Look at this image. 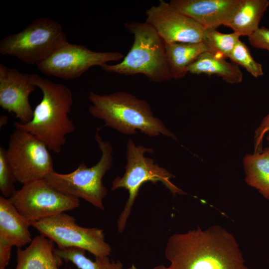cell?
<instances>
[{"mask_svg":"<svg viewBox=\"0 0 269 269\" xmlns=\"http://www.w3.org/2000/svg\"><path fill=\"white\" fill-rule=\"evenodd\" d=\"M269 131V112L263 119L260 124L255 131L254 137V151L260 152L263 149L264 138Z\"/></svg>","mask_w":269,"mask_h":269,"instance_id":"26","label":"cell"},{"mask_svg":"<svg viewBox=\"0 0 269 269\" xmlns=\"http://www.w3.org/2000/svg\"><path fill=\"white\" fill-rule=\"evenodd\" d=\"M47 145L26 131L15 129L10 134L6 156L16 181L24 184L45 179L54 171Z\"/></svg>","mask_w":269,"mask_h":269,"instance_id":"9","label":"cell"},{"mask_svg":"<svg viewBox=\"0 0 269 269\" xmlns=\"http://www.w3.org/2000/svg\"><path fill=\"white\" fill-rule=\"evenodd\" d=\"M243 164L247 184L269 201V147L246 154Z\"/></svg>","mask_w":269,"mask_h":269,"instance_id":"20","label":"cell"},{"mask_svg":"<svg viewBox=\"0 0 269 269\" xmlns=\"http://www.w3.org/2000/svg\"><path fill=\"white\" fill-rule=\"evenodd\" d=\"M9 199L18 212L31 222L65 213L80 206L79 199L57 190L45 179L23 184Z\"/></svg>","mask_w":269,"mask_h":269,"instance_id":"10","label":"cell"},{"mask_svg":"<svg viewBox=\"0 0 269 269\" xmlns=\"http://www.w3.org/2000/svg\"><path fill=\"white\" fill-rule=\"evenodd\" d=\"M31 224L40 234L55 243L58 249L79 248L91 253L95 258L111 254V247L106 242L102 229L81 227L75 218L65 213Z\"/></svg>","mask_w":269,"mask_h":269,"instance_id":"8","label":"cell"},{"mask_svg":"<svg viewBox=\"0 0 269 269\" xmlns=\"http://www.w3.org/2000/svg\"><path fill=\"white\" fill-rule=\"evenodd\" d=\"M89 99L92 103L90 114L103 120L105 126L126 135L134 134L138 130L150 137L162 134L177 140L174 134L153 115L144 100L122 91L102 95L90 91Z\"/></svg>","mask_w":269,"mask_h":269,"instance_id":"3","label":"cell"},{"mask_svg":"<svg viewBox=\"0 0 269 269\" xmlns=\"http://www.w3.org/2000/svg\"><path fill=\"white\" fill-rule=\"evenodd\" d=\"M165 256L167 269H249L234 236L219 225L172 235Z\"/></svg>","mask_w":269,"mask_h":269,"instance_id":"1","label":"cell"},{"mask_svg":"<svg viewBox=\"0 0 269 269\" xmlns=\"http://www.w3.org/2000/svg\"><path fill=\"white\" fill-rule=\"evenodd\" d=\"M0 127L3 126L4 125H5L7 122V118L6 116L2 115L0 118Z\"/></svg>","mask_w":269,"mask_h":269,"instance_id":"28","label":"cell"},{"mask_svg":"<svg viewBox=\"0 0 269 269\" xmlns=\"http://www.w3.org/2000/svg\"><path fill=\"white\" fill-rule=\"evenodd\" d=\"M153 151L151 148L136 145L130 138L128 141L125 172L122 177L118 176L113 180L111 188L112 191L125 188L129 192L128 199L117 221L118 229L120 232H123L126 227L139 189L143 183L148 181L155 183L159 181L170 190L173 196L185 194L183 191L170 181L171 178L175 177L173 174L158 165L153 159L144 156L145 153H152Z\"/></svg>","mask_w":269,"mask_h":269,"instance_id":"6","label":"cell"},{"mask_svg":"<svg viewBox=\"0 0 269 269\" xmlns=\"http://www.w3.org/2000/svg\"><path fill=\"white\" fill-rule=\"evenodd\" d=\"M12 246L0 242V269H5L9 263Z\"/></svg>","mask_w":269,"mask_h":269,"instance_id":"27","label":"cell"},{"mask_svg":"<svg viewBox=\"0 0 269 269\" xmlns=\"http://www.w3.org/2000/svg\"><path fill=\"white\" fill-rule=\"evenodd\" d=\"M152 269H167V268H166L163 265H160V266L155 267V268H154Z\"/></svg>","mask_w":269,"mask_h":269,"instance_id":"29","label":"cell"},{"mask_svg":"<svg viewBox=\"0 0 269 269\" xmlns=\"http://www.w3.org/2000/svg\"><path fill=\"white\" fill-rule=\"evenodd\" d=\"M31 222L23 217L9 198L0 196V242L21 248L31 243Z\"/></svg>","mask_w":269,"mask_h":269,"instance_id":"15","label":"cell"},{"mask_svg":"<svg viewBox=\"0 0 269 269\" xmlns=\"http://www.w3.org/2000/svg\"><path fill=\"white\" fill-rule=\"evenodd\" d=\"M239 40L240 36L234 32L224 33L216 29L205 28L202 42L211 52L226 59Z\"/></svg>","mask_w":269,"mask_h":269,"instance_id":"22","label":"cell"},{"mask_svg":"<svg viewBox=\"0 0 269 269\" xmlns=\"http://www.w3.org/2000/svg\"><path fill=\"white\" fill-rule=\"evenodd\" d=\"M188 73L216 75L231 84L241 83L243 74L239 66L211 51L201 55L188 67Z\"/></svg>","mask_w":269,"mask_h":269,"instance_id":"17","label":"cell"},{"mask_svg":"<svg viewBox=\"0 0 269 269\" xmlns=\"http://www.w3.org/2000/svg\"><path fill=\"white\" fill-rule=\"evenodd\" d=\"M242 0H171L176 9L204 28L216 29L231 20Z\"/></svg>","mask_w":269,"mask_h":269,"instance_id":"14","label":"cell"},{"mask_svg":"<svg viewBox=\"0 0 269 269\" xmlns=\"http://www.w3.org/2000/svg\"><path fill=\"white\" fill-rule=\"evenodd\" d=\"M250 44L254 47L269 52V29L262 26L248 37Z\"/></svg>","mask_w":269,"mask_h":269,"instance_id":"25","label":"cell"},{"mask_svg":"<svg viewBox=\"0 0 269 269\" xmlns=\"http://www.w3.org/2000/svg\"><path fill=\"white\" fill-rule=\"evenodd\" d=\"M55 254L63 261L71 262L79 269H123L120 261L110 260L108 257L96 258L92 261L85 256L86 251L76 248H54Z\"/></svg>","mask_w":269,"mask_h":269,"instance_id":"21","label":"cell"},{"mask_svg":"<svg viewBox=\"0 0 269 269\" xmlns=\"http://www.w3.org/2000/svg\"><path fill=\"white\" fill-rule=\"evenodd\" d=\"M36 88L29 74L0 64V106L14 113L21 123H27L32 119L33 110L29 97Z\"/></svg>","mask_w":269,"mask_h":269,"instance_id":"13","label":"cell"},{"mask_svg":"<svg viewBox=\"0 0 269 269\" xmlns=\"http://www.w3.org/2000/svg\"><path fill=\"white\" fill-rule=\"evenodd\" d=\"M29 76L41 91L42 97L33 110L30 121L15 122L13 126L15 129L30 133L45 143L49 150L58 153L66 142V136L75 130L68 117L73 103L72 93L66 85L38 74H29Z\"/></svg>","mask_w":269,"mask_h":269,"instance_id":"2","label":"cell"},{"mask_svg":"<svg viewBox=\"0 0 269 269\" xmlns=\"http://www.w3.org/2000/svg\"><path fill=\"white\" fill-rule=\"evenodd\" d=\"M16 181L6 156V150L0 147V191L2 196L9 198L16 190Z\"/></svg>","mask_w":269,"mask_h":269,"instance_id":"24","label":"cell"},{"mask_svg":"<svg viewBox=\"0 0 269 269\" xmlns=\"http://www.w3.org/2000/svg\"><path fill=\"white\" fill-rule=\"evenodd\" d=\"M98 127L94 139L101 152L99 161L92 167L82 162L74 171L68 173L53 171L45 179L54 188L67 195L83 199L94 207L104 209L103 200L108 190L102 179L112 167L113 148L110 142L103 139Z\"/></svg>","mask_w":269,"mask_h":269,"instance_id":"5","label":"cell"},{"mask_svg":"<svg viewBox=\"0 0 269 269\" xmlns=\"http://www.w3.org/2000/svg\"><path fill=\"white\" fill-rule=\"evenodd\" d=\"M124 25L134 36L130 49L120 62L106 64L101 68L120 75L142 74L154 82L173 79L167 61L165 43L154 28L145 21L128 22Z\"/></svg>","mask_w":269,"mask_h":269,"instance_id":"4","label":"cell"},{"mask_svg":"<svg viewBox=\"0 0 269 269\" xmlns=\"http://www.w3.org/2000/svg\"><path fill=\"white\" fill-rule=\"evenodd\" d=\"M124 56L119 52L95 51L68 42L36 66L45 75L70 80L79 78L93 66L101 67L109 62L122 60Z\"/></svg>","mask_w":269,"mask_h":269,"instance_id":"11","label":"cell"},{"mask_svg":"<svg viewBox=\"0 0 269 269\" xmlns=\"http://www.w3.org/2000/svg\"><path fill=\"white\" fill-rule=\"evenodd\" d=\"M228 58L238 66L244 68L255 78L264 75L262 65L254 59L248 47L240 40L235 45Z\"/></svg>","mask_w":269,"mask_h":269,"instance_id":"23","label":"cell"},{"mask_svg":"<svg viewBox=\"0 0 269 269\" xmlns=\"http://www.w3.org/2000/svg\"><path fill=\"white\" fill-rule=\"evenodd\" d=\"M127 269H138L136 268L135 266L133 265L131 267L128 268Z\"/></svg>","mask_w":269,"mask_h":269,"instance_id":"30","label":"cell"},{"mask_svg":"<svg viewBox=\"0 0 269 269\" xmlns=\"http://www.w3.org/2000/svg\"><path fill=\"white\" fill-rule=\"evenodd\" d=\"M165 53L172 79H180L188 73V67L202 53L211 51L204 43H166Z\"/></svg>","mask_w":269,"mask_h":269,"instance_id":"18","label":"cell"},{"mask_svg":"<svg viewBox=\"0 0 269 269\" xmlns=\"http://www.w3.org/2000/svg\"><path fill=\"white\" fill-rule=\"evenodd\" d=\"M267 139L269 143V131L268 133V135L267 136Z\"/></svg>","mask_w":269,"mask_h":269,"instance_id":"31","label":"cell"},{"mask_svg":"<svg viewBox=\"0 0 269 269\" xmlns=\"http://www.w3.org/2000/svg\"><path fill=\"white\" fill-rule=\"evenodd\" d=\"M269 6V0H242L231 20L225 26L240 37H249L259 24Z\"/></svg>","mask_w":269,"mask_h":269,"instance_id":"19","label":"cell"},{"mask_svg":"<svg viewBox=\"0 0 269 269\" xmlns=\"http://www.w3.org/2000/svg\"><path fill=\"white\" fill-rule=\"evenodd\" d=\"M68 42L58 22L48 17H39L20 32L1 39L0 54L37 65Z\"/></svg>","mask_w":269,"mask_h":269,"instance_id":"7","label":"cell"},{"mask_svg":"<svg viewBox=\"0 0 269 269\" xmlns=\"http://www.w3.org/2000/svg\"><path fill=\"white\" fill-rule=\"evenodd\" d=\"M145 22L152 26L164 43L202 42L205 28L174 8L160 0L146 10Z\"/></svg>","mask_w":269,"mask_h":269,"instance_id":"12","label":"cell"},{"mask_svg":"<svg viewBox=\"0 0 269 269\" xmlns=\"http://www.w3.org/2000/svg\"><path fill=\"white\" fill-rule=\"evenodd\" d=\"M54 248L52 240L41 234L36 236L25 249H17L15 269H59L63 261Z\"/></svg>","mask_w":269,"mask_h":269,"instance_id":"16","label":"cell"}]
</instances>
